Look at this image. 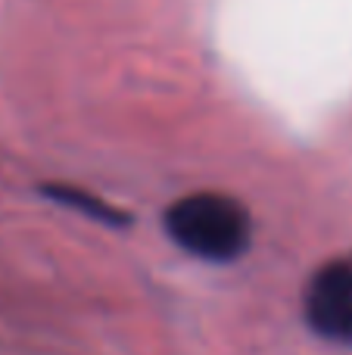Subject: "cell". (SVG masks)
Masks as SVG:
<instances>
[{"mask_svg":"<svg viewBox=\"0 0 352 355\" xmlns=\"http://www.w3.org/2000/svg\"><path fill=\"white\" fill-rule=\"evenodd\" d=\"M166 237L206 265H234L253 246V212L222 190H193L162 212Z\"/></svg>","mask_w":352,"mask_h":355,"instance_id":"cell-1","label":"cell"},{"mask_svg":"<svg viewBox=\"0 0 352 355\" xmlns=\"http://www.w3.org/2000/svg\"><path fill=\"white\" fill-rule=\"evenodd\" d=\"M44 193H47L50 200L62 202V206L78 209V212L91 215V218H97V221H106V225H125V221H128V215H125L122 209L109 206L106 200L75 187V184H50V187H44Z\"/></svg>","mask_w":352,"mask_h":355,"instance_id":"cell-3","label":"cell"},{"mask_svg":"<svg viewBox=\"0 0 352 355\" xmlns=\"http://www.w3.org/2000/svg\"><path fill=\"white\" fill-rule=\"evenodd\" d=\"M303 321L322 343L352 349V252L324 259L303 284Z\"/></svg>","mask_w":352,"mask_h":355,"instance_id":"cell-2","label":"cell"}]
</instances>
